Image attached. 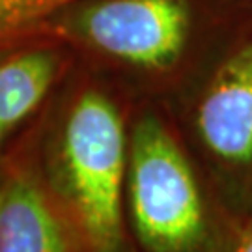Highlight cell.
Segmentation results:
<instances>
[{
	"label": "cell",
	"mask_w": 252,
	"mask_h": 252,
	"mask_svg": "<svg viewBox=\"0 0 252 252\" xmlns=\"http://www.w3.org/2000/svg\"><path fill=\"white\" fill-rule=\"evenodd\" d=\"M133 107L122 86L77 62L28 127L41 180L79 252H135L126 217Z\"/></svg>",
	"instance_id": "obj_1"
},
{
	"label": "cell",
	"mask_w": 252,
	"mask_h": 252,
	"mask_svg": "<svg viewBox=\"0 0 252 252\" xmlns=\"http://www.w3.org/2000/svg\"><path fill=\"white\" fill-rule=\"evenodd\" d=\"M239 2L73 0L34 32L62 41L135 101H164L194 73Z\"/></svg>",
	"instance_id": "obj_2"
},
{
	"label": "cell",
	"mask_w": 252,
	"mask_h": 252,
	"mask_svg": "<svg viewBox=\"0 0 252 252\" xmlns=\"http://www.w3.org/2000/svg\"><path fill=\"white\" fill-rule=\"evenodd\" d=\"M126 217L135 252H228L237 230L157 99L133 107Z\"/></svg>",
	"instance_id": "obj_3"
},
{
	"label": "cell",
	"mask_w": 252,
	"mask_h": 252,
	"mask_svg": "<svg viewBox=\"0 0 252 252\" xmlns=\"http://www.w3.org/2000/svg\"><path fill=\"white\" fill-rule=\"evenodd\" d=\"M161 103L239 228L252 217V2L237 4L194 73Z\"/></svg>",
	"instance_id": "obj_4"
},
{
	"label": "cell",
	"mask_w": 252,
	"mask_h": 252,
	"mask_svg": "<svg viewBox=\"0 0 252 252\" xmlns=\"http://www.w3.org/2000/svg\"><path fill=\"white\" fill-rule=\"evenodd\" d=\"M28 127L0 155V252H79L41 180Z\"/></svg>",
	"instance_id": "obj_5"
},
{
	"label": "cell",
	"mask_w": 252,
	"mask_h": 252,
	"mask_svg": "<svg viewBox=\"0 0 252 252\" xmlns=\"http://www.w3.org/2000/svg\"><path fill=\"white\" fill-rule=\"evenodd\" d=\"M75 63L71 49L43 32L0 43V155L36 122Z\"/></svg>",
	"instance_id": "obj_6"
},
{
	"label": "cell",
	"mask_w": 252,
	"mask_h": 252,
	"mask_svg": "<svg viewBox=\"0 0 252 252\" xmlns=\"http://www.w3.org/2000/svg\"><path fill=\"white\" fill-rule=\"evenodd\" d=\"M73 0H0V43L28 36Z\"/></svg>",
	"instance_id": "obj_7"
},
{
	"label": "cell",
	"mask_w": 252,
	"mask_h": 252,
	"mask_svg": "<svg viewBox=\"0 0 252 252\" xmlns=\"http://www.w3.org/2000/svg\"><path fill=\"white\" fill-rule=\"evenodd\" d=\"M228 252H252V217L235 230Z\"/></svg>",
	"instance_id": "obj_8"
},
{
	"label": "cell",
	"mask_w": 252,
	"mask_h": 252,
	"mask_svg": "<svg viewBox=\"0 0 252 252\" xmlns=\"http://www.w3.org/2000/svg\"><path fill=\"white\" fill-rule=\"evenodd\" d=\"M245 2H252V0H245Z\"/></svg>",
	"instance_id": "obj_9"
}]
</instances>
